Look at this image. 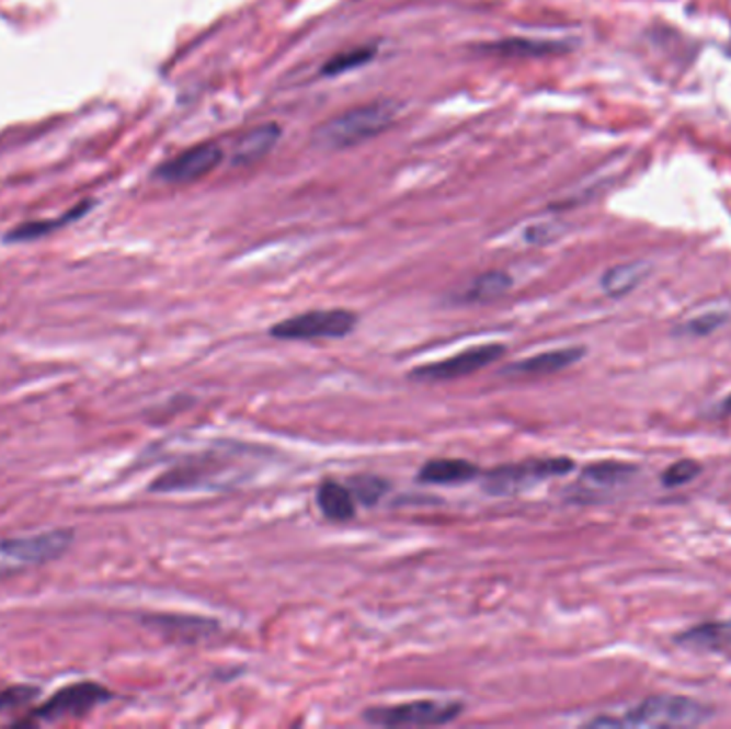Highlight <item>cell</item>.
<instances>
[{"label":"cell","mask_w":731,"mask_h":729,"mask_svg":"<svg viewBox=\"0 0 731 729\" xmlns=\"http://www.w3.org/2000/svg\"><path fill=\"white\" fill-rule=\"evenodd\" d=\"M715 717L706 704L683 695H654L629 708L623 717H602L591 728H695Z\"/></svg>","instance_id":"cell-1"},{"label":"cell","mask_w":731,"mask_h":729,"mask_svg":"<svg viewBox=\"0 0 731 729\" xmlns=\"http://www.w3.org/2000/svg\"><path fill=\"white\" fill-rule=\"evenodd\" d=\"M398 107L389 101H375L346 110L341 116L328 121L315 133V141L328 150H341L368 141L384 130H388L396 121Z\"/></svg>","instance_id":"cell-2"},{"label":"cell","mask_w":731,"mask_h":729,"mask_svg":"<svg viewBox=\"0 0 731 729\" xmlns=\"http://www.w3.org/2000/svg\"><path fill=\"white\" fill-rule=\"evenodd\" d=\"M73 542V533L65 528L37 535L0 539V576L20 573L60 557Z\"/></svg>","instance_id":"cell-3"},{"label":"cell","mask_w":731,"mask_h":729,"mask_svg":"<svg viewBox=\"0 0 731 729\" xmlns=\"http://www.w3.org/2000/svg\"><path fill=\"white\" fill-rule=\"evenodd\" d=\"M357 326V315L346 308L308 310L272 326L270 334L278 341H319L344 339Z\"/></svg>","instance_id":"cell-4"},{"label":"cell","mask_w":731,"mask_h":729,"mask_svg":"<svg viewBox=\"0 0 731 729\" xmlns=\"http://www.w3.org/2000/svg\"><path fill=\"white\" fill-rule=\"evenodd\" d=\"M462 713V704L458 702H436V699H418L393 706H377L364 710V719L373 726L384 728H413V726H445L458 719Z\"/></svg>","instance_id":"cell-5"},{"label":"cell","mask_w":731,"mask_h":729,"mask_svg":"<svg viewBox=\"0 0 731 729\" xmlns=\"http://www.w3.org/2000/svg\"><path fill=\"white\" fill-rule=\"evenodd\" d=\"M573 469V460L569 458H530L524 463L503 465L486 475L483 490L496 497L514 494L528 486L546 481L550 477H560Z\"/></svg>","instance_id":"cell-6"},{"label":"cell","mask_w":731,"mask_h":729,"mask_svg":"<svg viewBox=\"0 0 731 729\" xmlns=\"http://www.w3.org/2000/svg\"><path fill=\"white\" fill-rule=\"evenodd\" d=\"M505 353V344L490 343L479 344V346H471L467 351H460L454 357L441 360V362H432L426 366H420L411 373L413 379L418 381H454V379H462L479 373L481 368L494 364L499 357H503Z\"/></svg>","instance_id":"cell-7"},{"label":"cell","mask_w":731,"mask_h":729,"mask_svg":"<svg viewBox=\"0 0 731 729\" xmlns=\"http://www.w3.org/2000/svg\"><path fill=\"white\" fill-rule=\"evenodd\" d=\"M112 693L96 683H73L54 693L49 702L31 715V721H58L71 717H84L99 704L107 702Z\"/></svg>","instance_id":"cell-8"},{"label":"cell","mask_w":731,"mask_h":729,"mask_svg":"<svg viewBox=\"0 0 731 729\" xmlns=\"http://www.w3.org/2000/svg\"><path fill=\"white\" fill-rule=\"evenodd\" d=\"M222 159H225V155H222L218 144L204 141V144H197V146L180 152L178 157H173L170 161H165L157 170V175L165 182H172V184H189V182L202 180L208 173L215 172L216 168L222 163Z\"/></svg>","instance_id":"cell-9"},{"label":"cell","mask_w":731,"mask_h":729,"mask_svg":"<svg viewBox=\"0 0 731 729\" xmlns=\"http://www.w3.org/2000/svg\"><path fill=\"white\" fill-rule=\"evenodd\" d=\"M146 623L163 634L168 640L175 642H202L210 640L218 634V623L202 616H182V614H161V616H148Z\"/></svg>","instance_id":"cell-10"},{"label":"cell","mask_w":731,"mask_h":729,"mask_svg":"<svg viewBox=\"0 0 731 729\" xmlns=\"http://www.w3.org/2000/svg\"><path fill=\"white\" fill-rule=\"evenodd\" d=\"M283 129L276 123H263L259 127L247 130L233 146L231 166L233 168H251L263 161L278 144Z\"/></svg>","instance_id":"cell-11"},{"label":"cell","mask_w":731,"mask_h":729,"mask_svg":"<svg viewBox=\"0 0 731 729\" xmlns=\"http://www.w3.org/2000/svg\"><path fill=\"white\" fill-rule=\"evenodd\" d=\"M584 346H567V349H555L546 351L533 357H526L522 362H516L507 366V375L516 377H544V375H555L573 364H578L584 357Z\"/></svg>","instance_id":"cell-12"},{"label":"cell","mask_w":731,"mask_h":729,"mask_svg":"<svg viewBox=\"0 0 731 729\" xmlns=\"http://www.w3.org/2000/svg\"><path fill=\"white\" fill-rule=\"evenodd\" d=\"M218 469H220V463L216 460L215 456H197L189 463H182L172 471L161 475L152 483V490L155 492H175V490L195 488V486L206 483Z\"/></svg>","instance_id":"cell-13"},{"label":"cell","mask_w":731,"mask_h":729,"mask_svg":"<svg viewBox=\"0 0 731 729\" xmlns=\"http://www.w3.org/2000/svg\"><path fill=\"white\" fill-rule=\"evenodd\" d=\"M676 642L685 648L706 650V652L731 650V618L693 625L690 629L676 636Z\"/></svg>","instance_id":"cell-14"},{"label":"cell","mask_w":731,"mask_h":729,"mask_svg":"<svg viewBox=\"0 0 731 729\" xmlns=\"http://www.w3.org/2000/svg\"><path fill=\"white\" fill-rule=\"evenodd\" d=\"M638 469L633 465L627 463H616V460H605V463H597L591 465L582 471V486L586 490H614L625 486L627 481L633 479V475Z\"/></svg>","instance_id":"cell-15"},{"label":"cell","mask_w":731,"mask_h":729,"mask_svg":"<svg viewBox=\"0 0 731 729\" xmlns=\"http://www.w3.org/2000/svg\"><path fill=\"white\" fill-rule=\"evenodd\" d=\"M317 503L332 522H349L355 515V497L349 486L339 481H323L317 490Z\"/></svg>","instance_id":"cell-16"},{"label":"cell","mask_w":731,"mask_h":729,"mask_svg":"<svg viewBox=\"0 0 731 729\" xmlns=\"http://www.w3.org/2000/svg\"><path fill=\"white\" fill-rule=\"evenodd\" d=\"M650 265L644 261H633V263H623V265H614L609 267L602 278L603 292L609 298H623L627 294H631L648 274Z\"/></svg>","instance_id":"cell-17"},{"label":"cell","mask_w":731,"mask_h":729,"mask_svg":"<svg viewBox=\"0 0 731 729\" xmlns=\"http://www.w3.org/2000/svg\"><path fill=\"white\" fill-rule=\"evenodd\" d=\"M477 475H479V469L469 460L438 458L422 467L420 481L424 483H462V481L475 479Z\"/></svg>","instance_id":"cell-18"},{"label":"cell","mask_w":731,"mask_h":729,"mask_svg":"<svg viewBox=\"0 0 731 729\" xmlns=\"http://www.w3.org/2000/svg\"><path fill=\"white\" fill-rule=\"evenodd\" d=\"M481 49L492 56H505V58H541L564 52V45L533 42V39H505L496 44L481 45Z\"/></svg>","instance_id":"cell-19"},{"label":"cell","mask_w":731,"mask_h":729,"mask_svg":"<svg viewBox=\"0 0 731 729\" xmlns=\"http://www.w3.org/2000/svg\"><path fill=\"white\" fill-rule=\"evenodd\" d=\"M510 287H512V276L507 272L490 270L475 278L471 287L465 292L462 301L483 304V301L499 300L510 292Z\"/></svg>","instance_id":"cell-20"},{"label":"cell","mask_w":731,"mask_h":729,"mask_svg":"<svg viewBox=\"0 0 731 729\" xmlns=\"http://www.w3.org/2000/svg\"><path fill=\"white\" fill-rule=\"evenodd\" d=\"M84 213H88V204H80L78 208H73L71 213H67V215H62L60 218H52V220L45 218V220L24 223V225H20L18 229H13V231L7 236V240H9V242H28V240L44 238L47 233H52V231H56V229L69 225L71 220L80 218Z\"/></svg>","instance_id":"cell-21"},{"label":"cell","mask_w":731,"mask_h":729,"mask_svg":"<svg viewBox=\"0 0 731 729\" xmlns=\"http://www.w3.org/2000/svg\"><path fill=\"white\" fill-rule=\"evenodd\" d=\"M377 54V47L375 45H362V47H353V49H346V52H341L336 56H332L321 73L323 76H341V73H346V71H353L366 62H370Z\"/></svg>","instance_id":"cell-22"},{"label":"cell","mask_w":731,"mask_h":729,"mask_svg":"<svg viewBox=\"0 0 731 729\" xmlns=\"http://www.w3.org/2000/svg\"><path fill=\"white\" fill-rule=\"evenodd\" d=\"M346 486L353 492L355 501H359L368 508L377 505L381 501V497L386 494V488H388V483L377 475H355Z\"/></svg>","instance_id":"cell-23"},{"label":"cell","mask_w":731,"mask_h":729,"mask_svg":"<svg viewBox=\"0 0 731 729\" xmlns=\"http://www.w3.org/2000/svg\"><path fill=\"white\" fill-rule=\"evenodd\" d=\"M701 472V465L695 463V460H678L674 465H670L663 475H661V481L665 488H681V486H687L693 479H697Z\"/></svg>","instance_id":"cell-24"},{"label":"cell","mask_w":731,"mask_h":729,"mask_svg":"<svg viewBox=\"0 0 731 729\" xmlns=\"http://www.w3.org/2000/svg\"><path fill=\"white\" fill-rule=\"evenodd\" d=\"M728 317H730L728 312H719V310L717 312H704V315H699V317H695V319L685 323L683 332L690 334V337H708L715 330H719L721 326H726Z\"/></svg>","instance_id":"cell-25"},{"label":"cell","mask_w":731,"mask_h":729,"mask_svg":"<svg viewBox=\"0 0 731 729\" xmlns=\"http://www.w3.org/2000/svg\"><path fill=\"white\" fill-rule=\"evenodd\" d=\"M33 693H35L33 688H24V686L2 691L0 693V710H9V708H15V706H22L24 702H28L33 697Z\"/></svg>","instance_id":"cell-26"},{"label":"cell","mask_w":731,"mask_h":729,"mask_svg":"<svg viewBox=\"0 0 731 729\" xmlns=\"http://www.w3.org/2000/svg\"><path fill=\"white\" fill-rule=\"evenodd\" d=\"M719 415H721V418L731 415V394L721 400V405H719Z\"/></svg>","instance_id":"cell-27"}]
</instances>
